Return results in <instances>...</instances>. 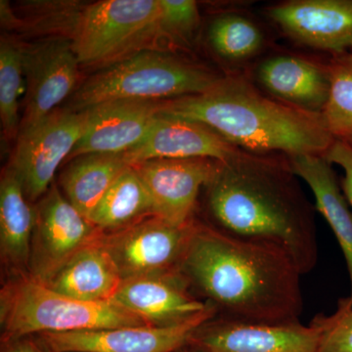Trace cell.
<instances>
[{"label":"cell","instance_id":"6da1fadb","mask_svg":"<svg viewBox=\"0 0 352 352\" xmlns=\"http://www.w3.org/2000/svg\"><path fill=\"white\" fill-rule=\"evenodd\" d=\"M201 192L208 219L204 224L234 239L281 250L302 275L314 270L319 258L316 208L286 156L240 150L219 162Z\"/></svg>","mask_w":352,"mask_h":352},{"label":"cell","instance_id":"7a4b0ae2","mask_svg":"<svg viewBox=\"0 0 352 352\" xmlns=\"http://www.w3.org/2000/svg\"><path fill=\"white\" fill-rule=\"evenodd\" d=\"M180 272L217 316L267 325L300 322L302 274L277 248L234 239L196 219Z\"/></svg>","mask_w":352,"mask_h":352},{"label":"cell","instance_id":"3957f363","mask_svg":"<svg viewBox=\"0 0 352 352\" xmlns=\"http://www.w3.org/2000/svg\"><path fill=\"white\" fill-rule=\"evenodd\" d=\"M162 115L203 124L252 154L324 155L336 140L320 117L270 98L240 74L204 94L166 101Z\"/></svg>","mask_w":352,"mask_h":352},{"label":"cell","instance_id":"277c9868","mask_svg":"<svg viewBox=\"0 0 352 352\" xmlns=\"http://www.w3.org/2000/svg\"><path fill=\"white\" fill-rule=\"evenodd\" d=\"M226 75L178 56L173 51L146 50L100 69L78 85L69 110L82 112L113 100H175L208 91Z\"/></svg>","mask_w":352,"mask_h":352},{"label":"cell","instance_id":"5b68a950","mask_svg":"<svg viewBox=\"0 0 352 352\" xmlns=\"http://www.w3.org/2000/svg\"><path fill=\"white\" fill-rule=\"evenodd\" d=\"M1 342L45 333L150 326L112 302L62 295L27 274L12 276L0 293Z\"/></svg>","mask_w":352,"mask_h":352},{"label":"cell","instance_id":"8992f818","mask_svg":"<svg viewBox=\"0 0 352 352\" xmlns=\"http://www.w3.org/2000/svg\"><path fill=\"white\" fill-rule=\"evenodd\" d=\"M160 0H102L83 6L72 43L83 68L100 69L146 50H164Z\"/></svg>","mask_w":352,"mask_h":352},{"label":"cell","instance_id":"52a82bcc","mask_svg":"<svg viewBox=\"0 0 352 352\" xmlns=\"http://www.w3.org/2000/svg\"><path fill=\"white\" fill-rule=\"evenodd\" d=\"M87 111L58 108L21 129L9 166L19 178L28 200L45 195L60 164L66 163L85 132Z\"/></svg>","mask_w":352,"mask_h":352},{"label":"cell","instance_id":"ba28073f","mask_svg":"<svg viewBox=\"0 0 352 352\" xmlns=\"http://www.w3.org/2000/svg\"><path fill=\"white\" fill-rule=\"evenodd\" d=\"M196 219L184 226L150 217L132 226L104 234L103 244L117 264L122 280L180 271Z\"/></svg>","mask_w":352,"mask_h":352},{"label":"cell","instance_id":"9c48e42d","mask_svg":"<svg viewBox=\"0 0 352 352\" xmlns=\"http://www.w3.org/2000/svg\"><path fill=\"white\" fill-rule=\"evenodd\" d=\"M29 274L45 284L104 233L52 185L36 206Z\"/></svg>","mask_w":352,"mask_h":352},{"label":"cell","instance_id":"30bf717a","mask_svg":"<svg viewBox=\"0 0 352 352\" xmlns=\"http://www.w3.org/2000/svg\"><path fill=\"white\" fill-rule=\"evenodd\" d=\"M25 78V110L21 129L56 110L78 89L80 62L67 38H47L22 45Z\"/></svg>","mask_w":352,"mask_h":352},{"label":"cell","instance_id":"8fae6325","mask_svg":"<svg viewBox=\"0 0 352 352\" xmlns=\"http://www.w3.org/2000/svg\"><path fill=\"white\" fill-rule=\"evenodd\" d=\"M210 305L191 320L170 326H131L38 335L51 352H176L186 346L192 333L217 316Z\"/></svg>","mask_w":352,"mask_h":352},{"label":"cell","instance_id":"7c38bea8","mask_svg":"<svg viewBox=\"0 0 352 352\" xmlns=\"http://www.w3.org/2000/svg\"><path fill=\"white\" fill-rule=\"evenodd\" d=\"M318 342L312 323L267 325L215 316L192 333L186 346L197 352H319Z\"/></svg>","mask_w":352,"mask_h":352},{"label":"cell","instance_id":"4fadbf2b","mask_svg":"<svg viewBox=\"0 0 352 352\" xmlns=\"http://www.w3.org/2000/svg\"><path fill=\"white\" fill-rule=\"evenodd\" d=\"M219 162L207 157L154 159L131 166L147 187L157 217L184 226L196 219L201 191Z\"/></svg>","mask_w":352,"mask_h":352},{"label":"cell","instance_id":"5bb4252c","mask_svg":"<svg viewBox=\"0 0 352 352\" xmlns=\"http://www.w3.org/2000/svg\"><path fill=\"white\" fill-rule=\"evenodd\" d=\"M266 14L302 45L338 56L352 48V0H292L268 7Z\"/></svg>","mask_w":352,"mask_h":352},{"label":"cell","instance_id":"9a60e30c","mask_svg":"<svg viewBox=\"0 0 352 352\" xmlns=\"http://www.w3.org/2000/svg\"><path fill=\"white\" fill-rule=\"evenodd\" d=\"M251 80L270 98L320 117L330 94V65L278 53L263 58L254 65Z\"/></svg>","mask_w":352,"mask_h":352},{"label":"cell","instance_id":"2e32d148","mask_svg":"<svg viewBox=\"0 0 352 352\" xmlns=\"http://www.w3.org/2000/svg\"><path fill=\"white\" fill-rule=\"evenodd\" d=\"M164 103L122 99L85 110V132L66 163L82 155L120 154L135 147L163 112Z\"/></svg>","mask_w":352,"mask_h":352},{"label":"cell","instance_id":"e0dca14e","mask_svg":"<svg viewBox=\"0 0 352 352\" xmlns=\"http://www.w3.org/2000/svg\"><path fill=\"white\" fill-rule=\"evenodd\" d=\"M112 302L156 327L185 323L210 305L192 294L180 271L122 280Z\"/></svg>","mask_w":352,"mask_h":352},{"label":"cell","instance_id":"ac0fdd59","mask_svg":"<svg viewBox=\"0 0 352 352\" xmlns=\"http://www.w3.org/2000/svg\"><path fill=\"white\" fill-rule=\"evenodd\" d=\"M238 151L203 124L161 113L145 138L124 154L133 166L154 159L207 157L222 162Z\"/></svg>","mask_w":352,"mask_h":352},{"label":"cell","instance_id":"d6986e66","mask_svg":"<svg viewBox=\"0 0 352 352\" xmlns=\"http://www.w3.org/2000/svg\"><path fill=\"white\" fill-rule=\"evenodd\" d=\"M292 170L307 183L315 199V208L328 222L346 258L352 302V208L333 170L323 155L286 156Z\"/></svg>","mask_w":352,"mask_h":352},{"label":"cell","instance_id":"ffe728a7","mask_svg":"<svg viewBox=\"0 0 352 352\" xmlns=\"http://www.w3.org/2000/svg\"><path fill=\"white\" fill-rule=\"evenodd\" d=\"M103 236L78 252L45 285L83 302H112L122 277L103 244Z\"/></svg>","mask_w":352,"mask_h":352},{"label":"cell","instance_id":"44dd1931","mask_svg":"<svg viewBox=\"0 0 352 352\" xmlns=\"http://www.w3.org/2000/svg\"><path fill=\"white\" fill-rule=\"evenodd\" d=\"M31 204L15 171L7 166L0 182V252L12 276L29 273L36 220Z\"/></svg>","mask_w":352,"mask_h":352},{"label":"cell","instance_id":"7402d4cb","mask_svg":"<svg viewBox=\"0 0 352 352\" xmlns=\"http://www.w3.org/2000/svg\"><path fill=\"white\" fill-rule=\"evenodd\" d=\"M129 166L124 153L82 155L69 162L60 184L72 205L89 219L106 192Z\"/></svg>","mask_w":352,"mask_h":352},{"label":"cell","instance_id":"603a6c76","mask_svg":"<svg viewBox=\"0 0 352 352\" xmlns=\"http://www.w3.org/2000/svg\"><path fill=\"white\" fill-rule=\"evenodd\" d=\"M154 215V201L147 187L133 166H129L106 192L89 220L109 234Z\"/></svg>","mask_w":352,"mask_h":352},{"label":"cell","instance_id":"cb8c5ba5","mask_svg":"<svg viewBox=\"0 0 352 352\" xmlns=\"http://www.w3.org/2000/svg\"><path fill=\"white\" fill-rule=\"evenodd\" d=\"M207 41L224 63L243 66L263 54L267 44L265 32L256 21L244 13L222 12L210 21Z\"/></svg>","mask_w":352,"mask_h":352},{"label":"cell","instance_id":"d4e9b609","mask_svg":"<svg viewBox=\"0 0 352 352\" xmlns=\"http://www.w3.org/2000/svg\"><path fill=\"white\" fill-rule=\"evenodd\" d=\"M22 45L12 36H2L0 41V118L2 131L8 140L20 132L19 99L22 89Z\"/></svg>","mask_w":352,"mask_h":352},{"label":"cell","instance_id":"484cf974","mask_svg":"<svg viewBox=\"0 0 352 352\" xmlns=\"http://www.w3.org/2000/svg\"><path fill=\"white\" fill-rule=\"evenodd\" d=\"M331 87L322 124L333 138H352V54L340 55L330 64Z\"/></svg>","mask_w":352,"mask_h":352},{"label":"cell","instance_id":"4316f807","mask_svg":"<svg viewBox=\"0 0 352 352\" xmlns=\"http://www.w3.org/2000/svg\"><path fill=\"white\" fill-rule=\"evenodd\" d=\"M162 30L168 43L191 46L201 27V14L193 0H160Z\"/></svg>","mask_w":352,"mask_h":352},{"label":"cell","instance_id":"83f0119b","mask_svg":"<svg viewBox=\"0 0 352 352\" xmlns=\"http://www.w3.org/2000/svg\"><path fill=\"white\" fill-rule=\"evenodd\" d=\"M318 329L319 352H352V302L340 298L332 315L319 314L310 322Z\"/></svg>","mask_w":352,"mask_h":352},{"label":"cell","instance_id":"f1b7e54d","mask_svg":"<svg viewBox=\"0 0 352 352\" xmlns=\"http://www.w3.org/2000/svg\"><path fill=\"white\" fill-rule=\"evenodd\" d=\"M323 156L331 164H337L344 170L340 186L352 208V146L346 141L336 139Z\"/></svg>","mask_w":352,"mask_h":352},{"label":"cell","instance_id":"f546056e","mask_svg":"<svg viewBox=\"0 0 352 352\" xmlns=\"http://www.w3.org/2000/svg\"><path fill=\"white\" fill-rule=\"evenodd\" d=\"M1 352H51L43 340L27 336L19 339L1 342Z\"/></svg>","mask_w":352,"mask_h":352},{"label":"cell","instance_id":"4dcf8cb0","mask_svg":"<svg viewBox=\"0 0 352 352\" xmlns=\"http://www.w3.org/2000/svg\"><path fill=\"white\" fill-rule=\"evenodd\" d=\"M176 352H197L195 351H193V349H190V347L185 346H183L182 349H180L179 351Z\"/></svg>","mask_w":352,"mask_h":352},{"label":"cell","instance_id":"1f68e13d","mask_svg":"<svg viewBox=\"0 0 352 352\" xmlns=\"http://www.w3.org/2000/svg\"><path fill=\"white\" fill-rule=\"evenodd\" d=\"M346 142L349 143V144H351L352 146V138H349V140H346Z\"/></svg>","mask_w":352,"mask_h":352}]
</instances>
